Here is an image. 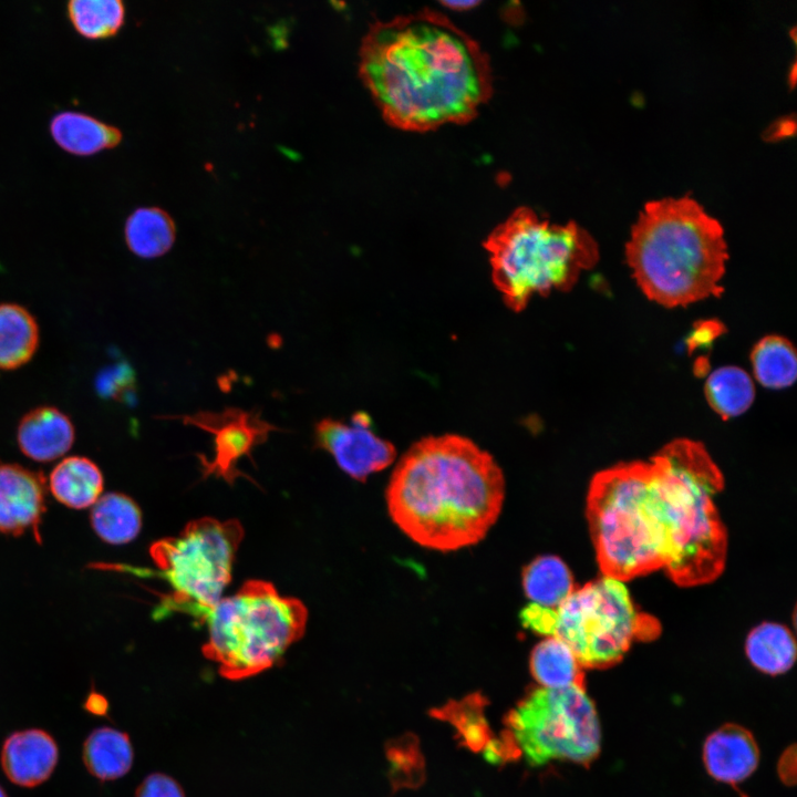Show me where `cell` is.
<instances>
[{
    "mask_svg": "<svg viewBox=\"0 0 797 797\" xmlns=\"http://www.w3.org/2000/svg\"><path fill=\"white\" fill-rule=\"evenodd\" d=\"M359 56L361 80L383 118L403 131L467 123L493 93L488 55L437 10L375 21Z\"/></svg>",
    "mask_w": 797,
    "mask_h": 797,
    "instance_id": "1",
    "label": "cell"
},
{
    "mask_svg": "<svg viewBox=\"0 0 797 797\" xmlns=\"http://www.w3.org/2000/svg\"><path fill=\"white\" fill-rule=\"evenodd\" d=\"M393 522L421 547L476 545L497 521L505 477L494 457L457 434L426 436L397 462L385 493Z\"/></svg>",
    "mask_w": 797,
    "mask_h": 797,
    "instance_id": "2",
    "label": "cell"
},
{
    "mask_svg": "<svg viewBox=\"0 0 797 797\" xmlns=\"http://www.w3.org/2000/svg\"><path fill=\"white\" fill-rule=\"evenodd\" d=\"M625 257L642 292L663 307L723 292L728 258L723 227L689 195L645 203L631 227Z\"/></svg>",
    "mask_w": 797,
    "mask_h": 797,
    "instance_id": "3",
    "label": "cell"
},
{
    "mask_svg": "<svg viewBox=\"0 0 797 797\" xmlns=\"http://www.w3.org/2000/svg\"><path fill=\"white\" fill-rule=\"evenodd\" d=\"M667 539L666 575L679 586L714 581L724 570L727 536L715 505L724 487L702 443L677 438L651 459Z\"/></svg>",
    "mask_w": 797,
    "mask_h": 797,
    "instance_id": "4",
    "label": "cell"
},
{
    "mask_svg": "<svg viewBox=\"0 0 797 797\" xmlns=\"http://www.w3.org/2000/svg\"><path fill=\"white\" fill-rule=\"evenodd\" d=\"M586 514L603 576L625 582L664 569L667 539L650 462L623 463L597 473Z\"/></svg>",
    "mask_w": 797,
    "mask_h": 797,
    "instance_id": "5",
    "label": "cell"
},
{
    "mask_svg": "<svg viewBox=\"0 0 797 797\" xmlns=\"http://www.w3.org/2000/svg\"><path fill=\"white\" fill-rule=\"evenodd\" d=\"M491 279L513 311H522L535 294L568 291L582 270L594 266L598 246L576 221L552 224L527 206L517 207L483 242Z\"/></svg>",
    "mask_w": 797,
    "mask_h": 797,
    "instance_id": "6",
    "label": "cell"
},
{
    "mask_svg": "<svg viewBox=\"0 0 797 797\" xmlns=\"http://www.w3.org/2000/svg\"><path fill=\"white\" fill-rule=\"evenodd\" d=\"M308 610L265 580H249L208 612L204 656L230 681L255 676L279 663L306 631Z\"/></svg>",
    "mask_w": 797,
    "mask_h": 797,
    "instance_id": "7",
    "label": "cell"
},
{
    "mask_svg": "<svg viewBox=\"0 0 797 797\" xmlns=\"http://www.w3.org/2000/svg\"><path fill=\"white\" fill-rule=\"evenodd\" d=\"M525 628L562 641L584 669L619 663L633 641L659 635L660 623L639 611L623 581L603 576L576 588L557 608L535 603L520 612Z\"/></svg>",
    "mask_w": 797,
    "mask_h": 797,
    "instance_id": "8",
    "label": "cell"
},
{
    "mask_svg": "<svg viewBox=\"0 0 797 797\" xmlns=\"http://www.w3.org/2000/svg\"><path fill=\"white\" fill-rule=\"evenodd\" d=\"M242 538L238 520L203 517L188 522L177 536L155 541L149 553L170 588L158 614L182 611L204 621L231 580Z\"/></svg>",
    "mask_w": 797,
    "mask_h": 797,
    "instance_id": "9",
    "label": "cell"
},
{
    "mask_svg": "<svg viewBox=\"0 0 797 797\" xmlns=\"http://www.w3.org/2000/svg\"><path fill=\"white\" fill-rule=\"evenodd\" d=\"M507 724L531 766L551 760L588 766L600 754L599 716L582 685L534 690L510 712Z\"/></svg>",
    "mask_w": 797,
    "mask_h": 797,
    "instance_id": "10",
    "label": "cell"
},
{
    "mask_svg": "<svg viewBox=\"0 0 797 797\" xmlns=\"http://www.w3.org/2000/svg\"><path fill=\"white\" fill-rule=\"evenodd\" d=\"M167 420H180L185 425L196 426L213 435L214 456L208 459L197 454L205 476L215 475L232 483L241 473L237 463L251 457V452L265 443L279 427L261 418L260 411L226 407L220 412L198 411L194 414L168 415Z\"/></svg>",
    "mask_w": 797,
    "mask_h": 797,
    "instance_id": "11",
    "label": "cell"
},
{
    "mask_svg": "<svg viewBox=\"0 0 797 797\" xmlns=\"http://www.w3.org/2000/svg\"><path fill=\"white\" fill-rule=\"evenodd\" d=\"M317 448L328 452L340 469L355 480L390 466L396 457L394 445L377 436L365 412H356L349 423L324 417L314 424Z\"/></svg>",
    "mask_w": 797,
    "mask_h": 797,
    "instance_id": "12",
    "label": "cell"
},
{
    "mask_svg": "<svg viewBox=\"0 0 797 797\" xmlns=\"http://www.w3.org/2000/svg\"><path fill=\"white\" fill-rule=\"evenodd\" d=\"M45 487L40 473L18 464H0V532L38 534L45 511Z\"/></svg>",
    "mask_w": 797,
    "mask_h": 797,
    "instance_id": "13",
    "label": "cell"
},
{
    "mask_svg": "<svg viewBox=\"0 0 797 797\" xmlns=\"http://www.w3.org/2000/svg\"><path fill=\"white\" fill-rule=\"evenodd\" d=\"M59 748L45 731L29 728L10 734L3 742L0 762L10 782L21 787H35L53 773Z\"/></svg>",
    "mask_w": 797,
    "mask_h": 797,
    "instance_id": "14",
    "label": "cell"
},
{
    "mask_svg": "<svg viewBox=\"0 0 797 797\" xmlns=\"http://www.w3.org/2000/svg\"><path fill=\"white\" fill-rule=\"evenodd\" d=\"M753 734L737 724H725L711 733L703 745V763L717 782L736 785L746 780L759 764Z\"/></svg>",
    "mask_w": 797,
    "mask_h": 797,
    "instance_id": "15",
    "label": "cell"
},
{
    "mask_svg": "<svg viewBox=\"0 0 797 797\" xmlns=\"http://www.w3.org/2000/svg\"><path fill=\"white\" fill-rule=\"evenodd\" d=\"M74 436L71 420L53 406H40L28 412L20 420L17 432L21 452L42 463L64 455L72 447Z\"/></svg>",
    "mask_w": 797,
    "mask_h": 797,
    "instance_id": "16",
    "label": "cell"
},
{
    "mask_svg": "<svg viewBox=\"0 0 797 797\" xmlns=\"http://www.w3.org/2000/svg\"><path fill=\"white\" fill-rule=\"evenodd\" d=\"M50 133L65 152L89 156L117 146L121 131L93 116L80 112H61L52 117Z\"/></svg>",
    "mask_w": 797,
    "mask_h": 797,
    "instance_id": "17",
    "label": "cell"
},
{
    "mask_svg": "<svg viewBox=\"0 0 797 797\" xmlns=\"http://www.w3.org/2000/svg\"><path fill=\"white\" fill-rule=\"evenodd\" d=\"M49 487L61 504L83 509L94 505L101 497L103 476L91 459L71 456L53 468L49 477Z\"/></svg>",
    "mask_w": 797,
    "mask_h": 797,
    "instance_id": "18",
    "label": "cell"
},
{
    "mask_svg": "<svg viewBox=\"0 0 797 797\" xmlns=\"http://www.w3.org/2000/svg\"><path fill=\"white\" fill-rule=\"evenodd\" d=\"M82 758L92 776L102 782L115 780L130 772L134 751L126 733L103 726L85 738Z\"/></svg>",
    "mask_w": 797,
    "mask_h": 797,
    "instance_id": "19",
    "label": "cell"
},
{
    "mask_svg": "<svg viewBox=\"0 0 797 797\" xmlns=\"http://www.w3.org/2000/svg\"><path fill=\"white\" fill-rule=\"evenodd\" d=\"M124 237L128 249L135 256L152 259L170 250L176 239V227L164 209L141 207L127 217Z\"/></svg>",
    "mask_w": 797,
    "mask_h": 797,
    "instance_id": "20",
    "label": "cell"
},
{
    "mask_svg": "<svg viewBox=\"0 0 797 797\" xmlns=\"http://www.w3.org/2000/svg\"><path fill=\"white\" fill-rule=\"evenodd\" d=\"M34 317L15 303L0 304V370H15L28 363L39 346Z\"/></svg>",
    "mask_w": 797,
    "mask_h": 797,
    "instance_id": "21",
    "label": "cell"
},
{
    "mask_svg": "<svg viewBox=\"0 0 797 797\" xmlns=\"http://www.w3.org/2000/svg\"><path fill=\"white\" fill-rule=\"evenodd\" d=\"M745 652L749 662L758 671L769 675H779L789 671L794 665L796 642L785 625L764 622L747 635Z\"/></svg>",
    "mask_w": 797,
    "mask_h": 797,
    "instance_id": "22",
    "label": "cell"
},
{
    "mask_svg": "<svg viewBox=\"0 0 797 797\" xmlns=\"http://www.w3.org/2000/svg\"><path fill=\"white\" fill-rule=\"evenodd\" d=\"M529 666L540 687L584 686L583 667L570 648L557 638L546 636L535 645Z\"/></svg>",
    "mask_w": 797,
    "mask_h": 797,
    "instance_id": "23",
    "label": "cell"
},
{
    "mask_svg": "<svg viewBox=\"0 0 797 797\" xmlns=\"http://www.w3.org/2000/svg\"><path fill=\"white\" fill-rule=\"evenodd\" d=\"M522 588L531 603L555 609L576 589L567 565L556 556H540L522 570Z\"/></svg>",
    "mask_w": 797,
    "mask_h": 797,
    "instance_id": "24",
    "label": "cell"
},
{
    "mask_svg": "<svg viewBox=\"0 0 797 797\" xmlns=\"http://www.w3.org/2000/svg\"><path fill=\"white\" fill-rule=\"evenodd\" d=\"M91 524L102 540L122 545L132 541L139 534L142 513L128 496L108 493L93 505Z\"/></svg>",
    "mask_w": 797,
    "mask_h": 797,
    "instance_id": "25",
    "label": "cell"
},
{
    "mask_svg": "<svg viewBox=\"0 0 797 797\" xmlns=\"http://www.w3.org/2000/svg\"><path fill=\"white\" fill-rule=\"evenodd\" d=\"M710 406L724 420L746 412L755 397L751 376L737 366H723L710 374L705 383Z\"/></svg>",
    "mask_w": 797,
    "mask_h": 797,
    "instance_id": "26",
    "label": "cell"
},
{
    "mask_svg": "<svg viewBox=\"0 0 797 797\" xmlns=\"http://www.w3.org/2000/svg\"><path fill=\"white\" fill-rule=\"evenodd\" d=\"M756 380L768 389H785L797 377V355L793 344L779 335H767L752 351Z\"/></svg>",
    "mask_w": 797,
    "mask_h": 797,
    "instance_id": "27",
    "label": "cell"
},
{
    "mask_svg": "<svg viewBox=\"0 0 797 797\" xmlns=\"http://www.w3.org/2000/svg\"><path fill=\"white\" fill-rule=\"evenodd\" d=\"M66 11L76 32L91 40L115 35L125 19V8L120 0H73Z\"/></svg>",
    "mask_w": 797,
    "mask_h": 797,
    "instance_id": "28",
    "label": "cell"
},
{
    "mask_svg": "<svg viewBox=\"0 0 797 797\" xmlns=\"http://www.w3.org/2000/svg\"><path fill=\"white\" fill-rule=\"evenodd\" d=\"M465 700L451 708H445L444 711H447L445 716L456 726L464 744L473 749L486 748L491 741L488 725L478 705L480 697L476 695Z\"/></svg>",
    "mask_w": 797,
    "mask_h": 797,
    "instance_id": "29",
    "label": "cell"
},
{
    "mask_svg": "<svg viewBox=\"0 0 797 797\" xmlns=\"http://www.w3.org/2000/svg\"><path fill=\"white\" fill-rule=\"evenodd\" d=\"M420 752L415 744L406 742H396L391 744L387 755L392 765V770L396 776H406V769H411V773L417 777L418 772L415 769L422 768L423 762H418ZM422 775V774H421Z\"/></svg>",
    "mask_w": 797,
    "mask_h": 797,
    "instance_id": "30",
    "label": "cell"
},
{
    "mask_svg": "<svg viewBox=\"0 0 797 797\" xmlns=\"http://www.w3.org/2000/svg\"><path fill=\"white\" fill-rule=\"evenodd\" d=\"M135 797H185L182 786L170 776L154 773L138 785Z\"/></svg>",
    "mask_w": 797,
    "mask_h": 797,
    "instance_id": "31",
    "label": "cell"
},
{
    "mask_svg": "<svg viewBox=\"0 0 797 797\" xmlns=\"http://www.w3.org/2000/svg\"><path fill=\"white\" fill-rule=\"evenodd\" d=\"M85 708L97 715H104L107 711V701L97 693H92L85 703Z\"/></svg>",
    "mask_w": 797,
    "mask_h": 797,
    "instance_id": "32",
    "label": "cell"
},
{
    "mask_svg": "<svg viewBox=\"0 0 797 797\" xmlns=\"http://www.w3.org/2000/svg\"><path fill=\"white\" fill-rule=\"evenodd\" d=\"M439 3L443 7L451 9L453 11H468V10H472L475 7L479 6L480 1H475V0L452 1V0H448V1H439Z\"/></svg>",
    "mask_w": 797,
    "mask_h": 797,
    "instance_id": "33",
    "label": "cell"
},
{
    "mask_svg": "<svg viewBox=\"0 0 797 797\" xmlns=\"http://www.w3.org/2000/svg\"><path fill=\"white\" fill-rule=\"evenodd\" d=\"M0 797H7V794L4 793V790L1 786H0Z\"/></svg>",
    "mask_w": 797,
    "mask_h": 797,
    "instance_id": "34",
    "label": "cell"
}]
</instances>
